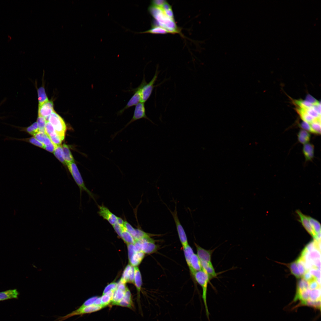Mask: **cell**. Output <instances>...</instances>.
<instances>
[{
  "instance_id": "6da1fadb",
  "label": "cell",
  "mask_w": 321,
  "mask_h": 321,
  "mask_svg": "<svg viewBox=\"0 0 321 321\" xmlns=\"http://www.w3.org/2000/svg\"><path fill=\"white\" fill-rule=\"evenodd\" d=\"M148 11L158 23L156 25L162 27L169 31L170 33H178L180 32L174 19L167 16L161 7L150 5Z\"/></svg>"
},
{
  "instance_id": "7a4b0ae2",
  "label": "cell",
  "mask_w": 321,
  "mask_h": 321,
  "mask_svg": "<svg viewBox=\"0 0 321 321\" xmlns=\"http://www.w3.org/2000/svg\"><path fill=\"white\" fill-rule=\"evenodd\" d=\"M66 165L75 181L79 188L80 199H81L82 192L84 191L96 203L95 195L86 187L75 163L73 162L68 163Z\"/></svg>"
},
{
  "instance_id": "3957f363",
  "label": "cell",
  "mask_w": 321,
  "mask_h": 321,
  "mask_svg": "<svg viewBox=\"0 0 321 321\" xmlns=\"http://www.w3.org/2000/svg\"><path fill=\"white\" fill-rule=\"evenodd\" d=\"M193 276L202 287V298L204 305L206 315L208 320L210 321V313L207 303V298L208 284L211 279L208 275L202 270L195 272Z\"/></svg>"
},
{
  "instance_id": "277c9868",
  "label": "cell",
  "mask_w": 321,
  "mask_h": 321,
  "mask_svg": "<svg viewBox=\"0 0 321 321\" xmlns=\"http://www.w3.org/2000/svg\"><path fill=\"white\" fill-rule=\"evenodd\" d=\"M46 120L53 126L55 131L62 141L64 138L66 126L62 118L54 111Z\"/></svg>"
},
{
  "instance_id": "5b68a950",
  "label": "cell",
  "mask_w": 321,
  "mask_h": 321,
  "mask_svg": "<svg viewBox=\"0 0 321 321\" xmlns=\"http://www.w3.org/2000/svg\"><path fill=\"white\" fill-rule=\"evenodd\" d=\"M158 74L159 72L157 69L152 79L148 83H147L144 75L143 80L140 84L141 86V102L144 103L150 96L155 86L154 84L157 79Z\"/></svg>"
},
{
  "instance_id": "8992f818",
  "label": "cell",
  "mask_w": 321,
  "mask_h": 321,
  "mask_svg": "<svg viewBox=\"0 0 321 321\" xmlns=\"http://www.w3.org/2000/svg\"><path fill=\"white\" fill-rule=\"evenodd\" d=\"M143 118L147 119L152 123L155 124L146 115L144 103L141 102L136 105L133 116L131 120L123 128L114 134L111 137L112 139H114L118 134L121 132L132 122Z\"/></svg>"
},
{
  "instance_id": "52a82bcc",
  "label": "cell",
  "mask_w": 321,
  "mask_h": 321,
  "mask_svg": "<svg viewBox=\"0 0 321 321\" xmlns=\"http://www.w3.org/2000/svg\"><path fill=\"white\" fill-rule=\"evenodd\" d=\"M104 307H105L102 305L94 304L84 306H81L78 309L64 316L59 317L55 321H63L75 316L82 315L95 312Z\"/></svg>"
},
{
  "instance_id": "ba28073f",
  "label": "cell",
  "mask_w": 321,
  "mask_h": 321,
  "mask_svg": "<svg viewBox=\"0 0 321 321\" xmlns=\"http://www.w3.org/2000/svg\"><path fill=\"white\" fill-rule=\"evenodd\" d=\"M168 209L174 218L180 241L183 248L184 247L187 246L188 244L186 234L183 228L180 223L178 216L177 202H176L175 209L174 211H171L169 208Z\"/></svg>"
},
{
  "instance_id": "9c48e42d",
  "label": "cell",
  "mask_w": 321,
  "mask_h": 321,
  "mask_svg": "<svg viewBox=\"0 0 321 321\" xmlns=\"http://www.w3.org/2000/svg\"><path fill=\"white\" fill-rule=\"evenodd\" d=\"M141 86L140 85L134 89H132L130 90L133 92V95L128 102L126 106L122 109L117 112V115H121L126 110L133 106H136L141 102Z\"/></svg>"
},
{
  "instance_id": "30bf717a",
  "label": "cell",
  "mask_w": 321,
  "mask_h": 321,
  "mask_svg": "<svg viewBox=\"0 0 321 321\" xmlns=\"http://www.w3.org/2000/svg\"><path fill=\"white\" fill-rule=\"evenodd\" d=\"M139 244L141 251L144 254H150L155 251L158 248L154 241L150 237L135 241Z\"/></svg>"
},
{
  "instance_id": "8fae6325",
  "label": "cell",
  "mask_w": 321,
  "mask_h": 321,
  "mask_svg": "<svg viewBox=\"0 0 321 321\" xmlns=\"http://www.w3.org/2000/svg\"><path fill=\"white\" fill-rule=\"evenodd\" d=\"M98 214L103 219L107 221L112 226L117 223L118 217L113 213L108 208L103 204L98 205Z\"/></svg>"
},
{
  "instance_id": "7c38bea8",
  "label": "cell",
  "mask_w": 321,
  "mask_h": 321,
  "mask_svg": "<svg viewBox=\"0 0 321 321\" xmlns=\"http://www.w3.org/2000/svg\"><path fill=\"white\" fill-rule=\"evenodd\" d=\"M54 111L53 104L51 101L48 100L42 104L39 105L38 116L44 117L46 120Z\"/></svg>"
},
{
  "instance_id": "4fadbf2b",
  "label": "cell",
  "mask_w": 321,
  "mask_h": 321,
  "mask_svg": "<svg viewBox=\"0 0 321 321\" xmlns=\"http://www.w3.org/2000/svg\"><path fill=\"white\" fill-rule=\"evenodd\" d=\"M296 213L298 215L300 218V221L307 231L315 240H319L317 236L313 230L310 224L308 216L303 214L301 211L297 210Z\"/></svg>"
},
{
  "instance_id": "5bb4252c",
  "label": "cell",
  "mask_w": 321,
  "mask_h": 321,
  "mask_svg": "<svg viewBox=\"0 0 321 321\" xmlns=\"http://www.w3.org/2000/svg\"><path fill=\"white\" fill-rule=\"evenodd\" d=\"M127 287L125 284L119 282L114 292L111 302L112 305H115L122 299L125 295Z\"/></svg>"
},
{
  "instance_id": "9a60e30c",
  "label": "cell",
  "mask_w": 321,
  "mask_h": 321,
  "mask_svg": "<svg viewBox=\"0 0 321 321\" xmlns=\"http://www.w3.org/2000/svg\"><path fill=\"white\" fill-rule=\"evenodd\" d=\"M195 244L196 249L197 255L200 260L212 262L211 257L214 250H206L196 243Z\"/></svg>"
},
{
  "instance_id": "2e32d148",
  "label": "cell",
  "mask_w": 321,
  "mask_h": 321,
  "mask_svg": "<svg viewBox=\"0 0 321 321\" xmlns=\"http://www.w3.org/2000/svg\"><path fill=\"white\" fill-rule=\"evenodd\" d=\"M134 284L137 291V300L139 307L140 308V292L142 285L141 276L140 270L137 266L134 267Z\"/></svg>"
},
{
  "instance_id": "e0dca14e",
  "label": "cell",
  "mask_w": 321,
  "mask_h": 321,
  "mask_svg": "<svg viewBox=\"0 0 321 321\" xmlns=\"http://www.w3.org/2000/svg\"><path fill=\"white\" fill-rule=\"evenodd\" d=\"M115 305L133 309L134 306L130 290L127 287L123 298Z\"/></svg>"
},
{
  "instance_id": "ac0fdd59",
  "label": "cell",
  "mask_w": 321,
  "mask_h": 321,
  "mask_svg": "<svg viewBox=\"0 0 321 321\" xmlns=\"http://www.w3.org/2000/svg\"><path fill=\"white\" fill-rule=\"evenodd\" d=\"M200 262L202 270L208 275L211 279L217 277V273L212 262L202 260H200Z\"/></svg>"
},
{
  "instance_id": "d6986e66",
  "label": "cell",
  "mask_w": 321,
  "mask_h": 321,
  "mask_svg": "<svg viewBox=\"0 0 321 321\" xmlns=\"http://www.w3.org/2000/svg\"><path fill=\"white\" fill-rule=\"evenodd\" d=\"M19 293L16 289H10L0 292V301L12 299H17Z\"/></svg>"
},
{
  "instance_id": "ffe728a7",
  "label": "cell",
  "mask_w": 321,
  "mask_h": 321,
  "mask_svg": "<svg viewBox=\"0 0 321 321\" xmlns=\"http://www.w3.org/2000/svg\"><path fill=\"white\" fill-rule=\"evenodd\" d=\"M189 268L193 276L195 272L202 270L200 260L197 255L194 253L191 257Z\"/></svg>"
},
{
  "instance_id": "44dd1931",
  "label": "cell",
  "mask_w": 321,
  "mask_h": 321,
  "mask_svg": "<svg viewBox=\"0 0 321 321\" xmlns=\"http://www.w3.org/2000/svg\"><path fill=\"white\" fill-rule=\"evenodd\" d=\"M303 152L306 160V161L311 160L314 156V145L309 143L304 144L303 148Z\"/></svg>"
},
{
  "instance_id": "7402d4cb",
  "label": "cell",
  "mask_w": 321,
  "mask_h": 321,
  "mask_svg": "<svg viewBox=\"0 0 321 321\" xmlns=\"http://www.w3.org/2000/svg\"><path fill=\"white\" fill-rule=\"evenodd\" d=\"M11 125L17 128L21 131L25 132L33 136L39 132L38 125L37 122H34L27 127H22L12 125Z\"/></svg>"
},
{
  "instance_id": "603a6c76",
  "label": "cell",
  "mask_w": 321,
  "mask_h": 321,
  "mask_svg": "<svg viewBox=\"0 0 321 321\" xmlns=\"http://www.w3.org/2000/svg\"><path fill=\"white\" fill-rule=\"evenodd\" d=\"M144 254L141 251L136 252L129 260L130 264L133 267L137 266L143 260L144 257Z\"/></svg>"
},
{
  "instance_id": "cb8c5ba5",
  "label": "cell",
  "mask_w": 321,
  "mask_h": 321,
  "mask_svg": "<svg viewBox=\"0 0 321 321\" xmlns=\"http://www.w3.org/2000/svg\"><path fill=\"white\" fill-rule=\"evenodd\" d=\"M297 111L301 119L303 121L311 124L316 120L321 121V118L315 119L308 114L304 109L299 108L297 109Z\"/></svg>"
},
{
  "instance_id": "d4e9b609",
  "label": "cell",
  "mask_w": 321,
  "mask_h": 321,
  "mask_svg": "<svg viewBox=\"0 0 321 321\" xmlns=\"http://www.w3.org/2000/svg\"><path fill=\"white\" fill-rule=\"evenodd\" d=\"M139 33H150L152 34H166L170 33V32L164 28L159 26L153 24L150 29Z\"/></svg>"
},
{
  "instance_id": "484cf974",
  "label": "cell",
  "mask_w": 321,
  "mask_h": 321,
  "mask_svg": "<svg viewBox=\"0 0 321 321\" xmlns=\"http://www.w3.org/2000/svg\"><path fill=\"white\" fill-rule=\"evenodd\" d=\"M127 244H134L135 241L133 236L124 226H122L121 238Z\"/></svg>"
},
{
  "instance_id": "4316f807",
  "label": "cell",
  "mask_w": 321,
  "mask_h": 321,
  "mask_svg": "<svg viewBox=\"0 0 321 321\" xmlns=\"http://www.w3.org/2000/svg\"><path fill=\"white\" fill-rule=\"evenodd\" d=\"M9 140H17L18 141H23L29 143L39 147L44 148V145L34 137H32L27 138L18 139L14 138L8 137L7 138Z\"/></svg>"
},
{
  "instance_id": "83f0119b",
  "label": "cell",
  "mask_w": 321,
  "mask_h": 321,
  "mask_svg": "<svg viewBox=\"0 0 321 321\" xmlns=\"http://www.w3.org/2000/svg\"><path fill=\"white\" fill-rule=\"evenodd\" d=\"M311 136L309 133L306 130H300L298 134V140L299 142L303 144L308 143L310 140Z\"/></svg>"
},
{
  "instance_id": "f1b7e54d",
  "label": "cell",
  "mask_w": 321,
  "mask_h": 321,
  "mask_svg": "<svg viewBox=\"0 0 321 321\" xmlns=\"http://www.w3.org/2000/svg\"><path fill=\"white\" fill-rule=\"evenodd\" d=\"M62 147L66 164H67L68 163L74 162L73 158L68 146L67 144H64Z\"/></svg>"
},
{
  "instance_id": "f546056e",
  "label": "cell",
  "mask_w": 321,
  "mask_h": 321,
  "mask_svg": "<svg viewBox=\"0 0 321 321\" xmlns=\"http://www.w3.org/2000/svg\"><path fill=\"white\" fill-rule=\"evenodd\" d=\"M34 136L45 145H47L51 142L49 137L45 133L39 132Z\"/></svg>"
},
{
  "instance_id": "4dcf8cb0",
  "label": "cell",
  "mask_w": 321,
  "mask_h": 321,
  "mask_svg": "<svg viewBox=\"0 0 321 321\" xmlns=\"http://www.w3.org/2000/svg\"><path fill=\"white\" fill-rule=\"evenodd\" d=\"M308 217L311 228L314 232L317 235L318 237L319 235L320 234L321 226L320 224L319 221L309 216H308Z\"/></svg>"
},
{
  "instance_id": "1f68e13d",
  "label": "cell",
  "mask_w": 321,
  "mask_h": 321,
  "mask_svg": "<svg viewBox=\"0 0 321 321\" xmlns=\"http://www.w3.org/2000/svg\"><path fill=\"white\" fill-rule=\"evenodd\" d=\"M114 291H110L100 297L102 305L105 307L111 303Z\"/></svg>"
},
{
  "instance_id": "d6a6232c",
  "label": "cell",
  "mask_w": 321,
  "mask_h": 321,
  "mask_svg": "<svg viewBox=\"0 0 321 321\" xmlns=\"http://www.w3.org/2000/svg\"><path fill=\"white\" fill-rule=\"evenodd\" d=\"M54 153L56 157L61 163L64 165L66 164L62 146L61 145L57 146L54 152Z\"/></svg>"
},
{
  "instance_id": "836d02e7",
  "label": "cell",
  "mask_w": 321,
  "mask_h": 321,
  "mask_svg": "<svg viewBox=\"0 0 321 321\" xmlns=\"http://www.w3.org/2000/svg\"><path fill=\"white\" fill-rule=\"evenodd\" d=\"M37 93L39 105H41L48 100L43 87H41L39 88L37 90Z\"/></svg>"
},
{
  "instance_id": "e575fe53",
  "label": "cell",
  "mask_w": 321,
  "mask_h": 321,
  "mask_svg": "<svg viewBox=\"0 0 321 321\" xmlns=\"http://www.w3.org/2000/svg\"><path fill=\"white\" fill-rule=\"evenodd\" d=\"M183 248L186 261L189 268L191 259L192 255L194 253L193 249L189 245L183 247Z\"/></svg>"
},
{
  "instance_id": "d590c367",
  "label": "cell",
  "mask_w": 321,
  "mask_h": 321,
  "mask_svg": "<svg viewBox=\"0 0 321 321\" xmlns=\"http://www.w3.org/2000/svg\"><path fill=\"white\" fill-rule=\"evenodd\" d=\"M131 267L132 266L129 264L126 266L123 271L122 277L119 281L120 282L125 284L127 282H128Z\"/></svg>"
},
{
  "instance_id": "8d00e7d4",
  "label": "cell",
  "mask_w": 321,
  "mask_h": 321,
  "mask_svg": "<svg viewBox=\"0 0 321 321\" xmlns=\"http://www.w3.org/2000/svg\"><path fill=\"white\" fill-rule=\"evenodd\" d=\"M45 133L49 137H53L58 135L56 133L53 126L48 121H47L45 124Z\"/></svg>"
},
{
  "instance_id": "74e56055",
  "label": "cell",
  "mask_w": 321,
  "mask_h": 321,
  "mask_svg": "<svg viewBox=\"0 0 321 321\" xmlns=\"http://www.w3.org/2000/svg\"><path fill=\"white\" fill-rule=\"evenodd\" d=\"M310 124L311 132L317 134H320L321 121L316 120Z\"/></svg>"
},
{
  "instance_id": "f35d334b",
  "label": "cell",
  "mask_w": 321,
  "mask_h": 321,
  "mask_svg": "<svg viewBox=\"0 0 321 321\" xmlns=\"http://www.w3.org/2000/svg\"><path fill=\"white\" fill-rule=\"evenodd\" d=\"M47 121L46 119L43 117L39 116L37 119V123L39 130V132L42 133H45V127Z\"/></svg>"
},
{
  "instance_id": "ab89813d",
  "label": "cell",
  "mask_w": 321,
  "mask_h": 321,
  "mask_svg": "<svg viewBox=\"0 0 321 321\" xmlns=\"http://www.w3.org/2000/svg\"><path fill=\"white\" fill-rule=\"evenodd\" d=\"M161 7L167 16L172 19H174L171 7L167 1Z\"/></svg>"
},
{
  "instance_id": "60d3db41",
  "label": "cell",
  "mask_w": 321,
  "mask_h": 321,
  "mask_svg": "<svg viewBox=\"0 0 321 321\" xmlns=\"http://www.w3.org/2000/svg\"><path fill=\"white\" fill-rule=\"evenodd\" d=\"M289 268L291 273L296 278H299L301 276L297 266L296 261L291 263L289 265Z\"/></svg>"
},
{
  "instance_id": "b9f144b4",
  "label": "cell",
  "mask_w": 321,
  "mask_h": 321,
  "mask_svg": "<svg viewBox=\"0 0 321 321\" xmlns=\"http://www.w3.org/2000/svg\"><path fill=\"white\" fill-rule=\"evenodd\" d=\"M295 102L299 106V108L303 109L309 108L313 106L312 103L306 100H296Z\"/></svg>"
},
{
  "instance_id": "7bdbcfd3",
  "label": "cell",
  "mask_w": 321,
  "mask_h": 321,
  "mask_svg": "<svg viewBox=\"0 0 321 321\" xmlns=\"http://www.w3.org/2000/svg\"><path fill=\"white\" fill-rule=\"evenodd\" d=\"M136 235L134 238L135 241L142 238L150 237L148 234L140 229H136Z\"/></svg>"
},
{
  "instance_id": "ee69618b",
  "label": "cell",
  "mask_w": 321,
  "mask_h": 321,
  "mask_svg": "<svg viewBox=\"0 0 321 321\" xmlns=\"http://www.w3.org/2000/svg\"><path fill=\"white\" fill-rule=\"evenodd\" d=\"M304 109L308 114L314 118L315 119L320 118V115L314 109L313 106L310 108Z\"/></svg>"
},
{
  "instance_id": "f6af8a7d",
  "label": "cell",
  "mask_w": 321,
  "mask_h": 321,
  "mask_svg": "<svg viewBox=\"0 0 321 321\" xmlns=\"http://www.w3.org/2000/svg\"><path fill=\"white\" fill-rule=\"evenodd\" d=\"M124 226L129 232L134 237L136 235V229L134 228L127 221L124 222Z\"/></svg>"
},
{
  "instance_id": "bcb514c9",
  "label": "cell",
  "mask_w": 321,
  "mask_h": 321,
  "mask_svg": "<svg viewBox=\"0 0 321 321\" xmlns=\"http://www.w3.org/2000/svg\"><path fill=\"white\" fill-rule=\"evenodd\" d=\"M118 283L115 282L110 283L105 288L102 295L110 291H114L116 289Z\"/></svg>"
},
{
  "instance_id": "7dc6e473",
  "label": "cell",
  "mask_w": 321,
  "mask_h": 321,
  "mask_svg": "<svg viewBox=\"0 0 321 321\" xmlns=\"http://www.w3.org/2000/svg\"><path fill=\"white\" fill-rule=\"evenodd\" d=\"M296 261L301 276H303L306 271L303 263L299 258Z\"/></svg>"
},
{
  "instance_id": "c3c4849f",
  "label": "cell",
  "mask_w": 321,
  "mask_h": 321,
  "mask_svg": "<svg viewBox=\"0 0 321 321\" xmlns=\"http://www.w3.org/2000/svg\"><path fill=\"white\" fill-rule=\"evenodd\" d=\"M127 247L128 251V257L129 260L130 259L133 255L138 252L134 244H128Z\"/></svg>"
},
{
  "instance_id": "681fc988",
  "label": "cell",
  "mask_w": 321,
  "mask_h": 321,
  "mask_svg": "<svg viewBox=\"0 0 321 321\" xmlns=\"http://www.w3.org/2000/svg\"><path fill=\"white\" fill-rule=\"evenodd\" d=\"M309 271L310 273L316 279L320 278V270L314 268L311 269Z\"/></svg>"
},
{
  "instance_id": "f907efd6",
  "label": "cell",
  "mask_w": 321,
  "mask_h": 321,
  "mask_svg": "<svg viewBox=\"0 0 321 321\" xmlns=\"http://www.w3.org/2000/svg\"><path fill=\"white\" fill-rule=\"evenodd\" d=\"M309 288L311 290H314L320 288V285L317 282L316 279H314L309 282Z\"/></svg>"
},
{
  "instance_id": "816d5d0a",
  "label": "cell",
  "mask_w": 321,
  "mask_h": 321,
  "mask_svg": "<svg viewBox=\"0 0 321 321\" xmlns=\"http://www.w3.org/2000/svg\"><path fill=\"white\" fill-rule=\"evenodd\" d=\"M98 297L94 296L89 298L86 300L81 306H84L94 304L95 300Z\"/></svg>"
},
{
  "instance_id": "f5cc1de1",
  "label": "cell",
  "mask_w": 321,
  "mask_h": 321,
  "mask_svg": "<svg viewBox=\"0 0 321 321\" xmlns=\"http://www.w3.org/2000/svg\"><path fill=\"white\" fill-rule=\"evenodd\" d=\"M166 1L165 0H152L151 2V4L155 6L161 7Z\"/></svg>"
},
{
  "instance_id": "db71d44e",
  "label": "cell",
  "mask_w": 321,
  "mask_h": 321,
  "mask_svg": "<svg viewBox=\"0 0 321 321\" xmlns=\"http://www.w3.org/2000/svg\"><path fill=\"white\" fill-rule=\"evenodd\" d=\"M123 226L120 225L117 223L114 225L112 226L114 230H115L118 236L121 238L122 226Z\"/></svg>"
},
{
  "instance_id": "11a10c76",
  "label": "cell",
  "mask_w": 321,
  "mask_h": 321,
  "mask_svg": "<svg viewBox=\"0 0 321 321\" xmlns=\"http://www.w3.org/2000/svg\"><path fill=\"white\" fill-rule=\"evenodd\" d=\"M304 248L309 252L316 249L314 240L309 243Z\"/></svg>"
},
{
  "instance_id": "9f6ffc18",
  "label": "cell",
  "mask_w": 321,
  "mask_h": 321,
  "mask_svg": "<svg viewBox=\"0 0 321 321\" xmlns=\"http://www.w3.org/2000/svg\"><path fill=\"white\" fill-rule=\"evenodd\" d=\"M56 146L51 141L49 144L44 145V149L49 152H54Z\"/></svg>"
},
{
  "instance_id": "6f0895ef",
  "label": "cell",
  "mask_w": 321,
  "mask_h": 321,
  "mask_svg": "<svg viewBox=\"0 0 321 321\" xmlns=\"http://www.w3.org/2000/svg\"><path fill=\"white\" fill-rule=\"evenodd\" d=\"M303 278L308 282L316 278L313 276L309 271H306L303 276Z\"/></svg>"
},
{
  "instance_id": "680465c9",
  "label": "cell",
  "mask_w": 321,
  "mask_h": 321,
  "mask_svg": "<svg viewBox=\"0 0 321 321\" xmlns=\"http://www.w3.org/2000/svg\"><path fill=\"white\" fill-rule=\"evenodd\" d=\"M300 127L304 130L311 132V128L310 124L303 121L300 124Z\"/></svg>"
},
{
  "instance_id": "91938a15",
  "label": "cell",
  "mask_w": 321,
  "mask_h": 321,
  "mask_svg": "<svg viewBox=\"0 0 321 321\" xmlns=\"http://www.w3.org/2000/svg\"><path fill=\"white\" fill-rule=\"evenodd\" d=\"M306 100L312 103L313 105L319 102L315 98L310 95H308L306 97Z\"/></svg>"
},
{
  "instance_id": "94428289",
  "label": "cell",
  "mask_w": 321,
  "mask_h": 321,
  "mask_svg": "<svg viewBox=\"0 0 321 321\" xmlns=\"http://www.w3.org/2000/svg\"><path fill=\"white\" fill-rule=\"evenodd\" d=\"M94 305H102L100 297H98L95 300Z\"/></svg>"
},
{
  "instance_id": "6125c7cd",
  "label": "cell",
  "mask_w": 321,
  "mask_h": 321,
  "mask_svg": "<svg viewBox=\"0 0 321 321\" xmlns=\"http://www.w3.org/2000/svg\"><path fill=\"white\" fill-rule=\"evenodd\" d=\"M124 221L120 217H118L117 223L120 226H124Z\"/></svg>"
},
{
  "instance_id": "be15d7a7",
  "label": "cell",
  "mask_w": 321,
  "mask_h": 321,
  "mask_svg": "<svg viewBox=\"0 0 321 321\" xmlns=\"http://www.w3.org/2000/svg\"><path fill=\"white\" fill-rule=\"evenodd\" d=\"M4 101H5L4 100L2 102H1V103L0 104V106L1 105V104L4 102ZM4 118V117H1L0 116V119H3Z\"/></svg>"
}]
</instances>
